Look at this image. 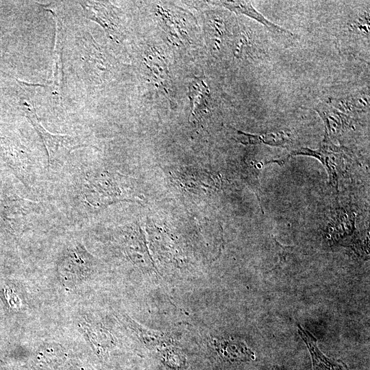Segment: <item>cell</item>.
<instances>
[{
    "label": "cell",
    "mask_w": 370,
    "mask_h": 370,
    "mask_svg": "<svg viewBox=\"0 0 370 370\" xmlns=\"http://www.w3.org/2000/svg\"><path fill=\"white\" fill-rule=\"evenodd\" d=\"M92 258L79 243L68 247L62 254L57 264L59 280L67 286L86 282L92 271Z\"/></svg>",
    "instance_id": "cell-1"
},
{
    "label": "cell",
    "mask_w": 370,
    "mask_h": 370,
    "mask_svg": "<svg viewBox=\"0 0 370 370\" xmlns=\"http://www.w3.org/2000/svg\"><path fill=\"white\" fill-rule=\"evenodd\" d=\"M297 155L312 156L320 160L328 170L330 184L336 190L338 178L346 171L351 162L349 151L344 147L335 145L325 134L317 149L298 148L292 151L288 158Z\"/></svg>",
    "instance_id": "cell-2"
},
{
    "label": "cell",
    "mask_w": 370,
    "mask_h": 370,
    "mask_svg": "<svg viewBox=\"0 0 370 370\" xmlns=\"http://www.w3.org/2000/svg\"><path fill=\"white\" fill-rule=\"evenodd\" d=\"M26 116L40 136L48 156V162L51 167L61 165L72 151L84 146L79 138L69 135L50 133L40 124L34 108L25 103Z\"/></svg>",
    "instance_id": "cell-3"
},
{
    "label": "cell",
    "mask_w": 370,
    "mask_h": 370,
    "mask_svg": "<svg viewBox=\"0 0 370 370\" xmlns=\"http://www.w3.org/2000/svg\"><path fill=\"white\" fill-rule=\"evenodd\" d=\"M314 110L323 119L325 127V134L330 138L352 127L350 118L345 112L336 108L330 101L318 103Z\"/></svg>",
    "instance_id": "cell-4"
},
{
    "label": "cell",
    "mask_w": 370,
    "mask_h": 370,
    "mask_svg": "<svg viewBox=\"0 0 370 370\" xmlns=\"http://www.w3.org/2000/svg\"><path fill=\"white\" fill-rule=\"evenodd\" d=\"M188 97L190 105V119L193 122H199L208 113L211 97L206 82L196 77L188 85Z\"/></svg>",
    "instance_id": "cell-5"
},
{
    "label": "cell",
    "mask_w": 370,
    "mask_h": 370,
    "mask_svg": "<svg viewBox=\"0 0 370 370\" xmlns=\"http://www.w3.org/2000/svg\"><path fill=\"white\" fill-rule=\"evenodd\" d=\"M209 2L213 5L222 6L236 14H244L261 23L273 33L293 35L291 32L269 21L253 7L249 1H213Z\"/></svg>",
    "instance_id": "cell-6"
},
{
    "label": "cell",
    "mask_w": 370,
    "mask_h": 370,
    "mask_svg": "<svg viewBox=\"0 0 370 370\" xmlns=\"http://www.w3.org/2000/svg\"><path fill=\"white\" fill-rule=\"evenodd\" d=\"M299 333L308 347L311 355L313 370H349L341 360L326 357L317 347L316 338L300 325Z\"/></svg>",
    "instance_id": "cell-7"
},
{
    "label": "cell",
    "mask_w": 370,
    "mask_h": 370,
    "mask_svg": "<svg viewBox=\"0 0 370 370\" xmlns=\"http://www.w3.org/2000/svg\"><path fill=\"white\" fill-rule=\"evenodd\" d=\"M214 345L219 355L225 360L245 362L255 358L254 353L240 340H214Z\"/></svg>",
    "instance_id": "cell-8"
},
{
    "label": "cell",
    "mask_w": 370,
    "mask_h": 370,
    "mask_svg": "<svg viewBox=\"0 0 370 370\" xmlns=\"http://www.w3.org/2000/svg\"><path fill=\"white\" fill-rule=\"evenodd\" d=\"M88 18L99 23L107 31L109 36H115L118 28V19L112 9H108V5L100 2H81Z\"/></svg>",
    "instance_id": "cell-9"
},
{
    "label": "cell",
    "mask_w": 370,
    "mask_h": 370,
    "mask_svg": "<svg viewBox=\"0 0 370 370\" xmlns=\"http://www.w3.org/2000/svg\"><path fill=\"white\" fill-rule=\"evenodd\" d=\"M234 138L243 145L264 144L270 146L282 147L291 140V134L286 131H277L251 134L235 130Z\"/></svg>",
    "instance_id": "cell-10"
}]
</instances>
